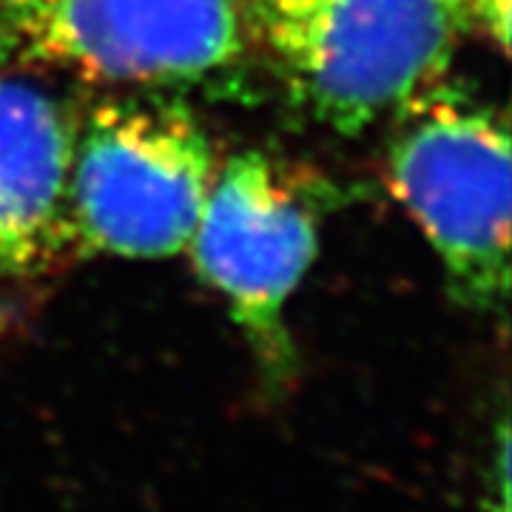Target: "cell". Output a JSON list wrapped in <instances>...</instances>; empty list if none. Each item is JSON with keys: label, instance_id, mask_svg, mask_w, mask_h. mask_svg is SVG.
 Returning <instances> with one entry per match:
<instances>
[{"label": "cell", "instance_id": "8992f818", "mask_svg": "<svg viewBox=\"0 0 512 512\" xmlns=\"http://www.w3.org/2000/svg\"><path fill=\"white\" fill-rule=\"evenodd\" d=\"M74 131L66 103L32 72L0 69V279L46 274L77 248Z\"/></svg>", "mask_w": 512, "mask_h": 512}, {"label": "cell", "instance_id": "52a82bcc", "mask_svg": "<svg viewBox=\"0 0 512 512\" xmlns=\"http://www.w3.org/2000/svg\"><path fill=\"white\" fill-rule=\"evenodd\" d=\"M467 23L481 26L501 52L510 43V0H461Z\"/></svg>", "mask_w": 512, "mask_h": 512}, {"label": "cell", "instance_id": "3957f363", "mask_svg": "<svg viewBox=\"0 0 512 512\" xmlns=\"http://www.w3.org/2000/svg\"><path fill=\"white\" fill-rule=\"evenodd\" d=\"M214 177V146L185 103L157 94L106 97L74 131V242L126 259L180 254Z\"/></svg>", "mask_w": 512, "mask_h": 512}, {"label": "cell", "instance_id": "5b68a950", "mask_svg": "<svg viewBox=\"0 0 512 512\" xmlns=\"http://www.w3.org/2000/svg\"><path fill=\"white\" fill-rule=\"evenodd\" d=\"M191 259L225 296L245 339L271 376L291 370L285 305L319 248L311 197L282 165L259 151L231 157L205 200Z\"/></svg>", "mask_w": 512, "mask_h": 512}, {"label": "cell", "instance_id": "277c9868", "mask_svg": "<svg viewBox=\"0 0 512 512\" xmlns=\"http://www.w3.org/2000/svg\"><path fill=\"white\" fill-rule=\"evenodd\" d=\"M248 46L242 0H0V69L177 86L237 69Z\"/></svg>", "mask_w": 512, "mask_h": 512}, {"label": "cell", "instance_id": "6da1fadb", "mask_svg": "<svg viewBox=\"0 0 512 512\" xmlns=\"http://www.w3.org/2000/svg\"><path fill=\"white\" fill-rule=\"evenodd\" d=\"M293 94L356 134L439 86L464 29L461 0H245Z\"/></svg>", "mask_w": 512, "mask_h": 512}, {"label": "cell", "instance_id": "7a4b0ae2", "mask_svg": "<svg viewBox=\"0 0 512 512\" xmlns=\"http://www.w3.org/2000/svg\"><path fill=\"white\" fill-rule=\"evenodd\" d=\"M396 114L387 148L393 194L421 225L458 302L501 311L510 296L507 117L439 86Z\"/></svg>", "mask_w": 512, "mask_h": 512}]
</instances>
